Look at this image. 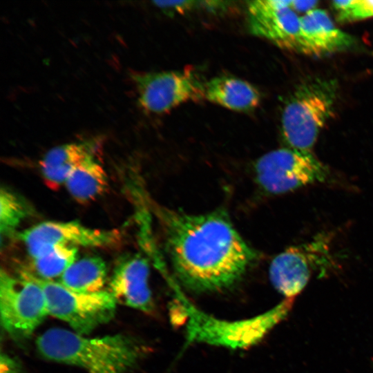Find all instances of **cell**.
<instances>
[{
  "instance_id": "15",
  "label": "cell",
  "mask_w": 373,
  "mask_h": 373,
  "mask_svg": "<svg viewBox=\"0 0 373 373\" xmlns=\"http://www.w3.org/2000/svg\"><path fill=\"white\" fill-rule=\"evenodd\" d=\"M204 98L236 111H249L260 101L258 90L249 82L229 76H220L204 83Z\"/></svg>"
},
{
  "instance_id": "7",
  "label": "cell",
  "mask_w": 373,
  "mask_h": 373,
  "mask_svg": "<svg viewBox=\"0 0 373 373\" xmlns=\"http://www.w3.org/2000/svg\"><path fill=\"white\" fill-rule=\"evenodd\" d=\"M32 276L44 292L49 314L67 323L79 334H88L115 315L117 301L109 291L79 292L53 280Z\"/></svg>"
},
{
  "instance_id": "9",
  "label": "cell",
  "mask_w": 373,
  "mask_h": 373,
  "mask_svg": "<svg viewBox=\"0 0 373 373\" xmlns=\"http://www.w3.org/2000/svg\"><path fill=\"white\" fill-rule=\"evenodd\" d=\"M132 77L139 104L149 113H164L183 103L204 98V83L189 70L137 73Z\"/></svg>"
},
{
  "instance_id": "3",
  "label": "cell",
  "mask_w": 373,
  "mask_h": 373,
  "mask_svg": "<svg viewBox=\"0 0 373 373\" xmlns=\"http://www.w3.org/2000/svg\"><path fill=\"white\" fill-rule=\"evenodd\" d=\"M336 97L337 84L333 79H312L295 88L281 115L282 136L288 148L311 151L333 115Z\"/></svg>"
},
{
  "instance_id": "22",
  "label": "cell",
  "mask_w": 373,
  "mask_h": 373,
  "mask_svg": "<svg viewBox=\"0 0 373 373\" xmlns=\"http://www.w3.org/2000/svg\"><path fill=\"white\" fill-rule=\"evenodd\" d=\"M157 6L167 10L184 11L193 7L195 1H154Z\"/></svg>"
},
{
  "instance_id": "2",
  "label": "cell",
  "mask_w": 373,
  "mask_h": 373,
  "mask_svg": "<svg viewBox=\"0 0 373 373\" xmlns=\"http://www.w3.org/2000/svg\"><path fill=\"white\" fill-rule=\"evenodd\" d=\"M36 345L44 358L82 367L88 373H125L146 353L141 343L126 335L88 338L60 328L46 331Z\"/></svg>"
},
{
  "instance_id": "1",
  "label": "cell",
  "mask_w": 373,
  "mask_h": 373,
  "mask_svg": "<svg viewBox=\"0 0 373 373\" xmlns=\"http://www.w3.org/2000/svg\"><path fill=\"white\" fill-rule=\"evenodd\" d=\"M161 217L172 267L192 291H215L231 287L256 257L221 211L190 215L162 209Z\"/></svg>"
},
{
  "instance_id": "11",
  "label": "cell",
  "mask_w": 373,
  "mask_h": 373,
  "mask_svg": "<svg viewBox=\"0 0 373 373\" xmlns=\"http://www.w3.org/2000/svg\"><path fill=\"white\" fill-rule=\"evenodd\" d=\"M291 1L257 0L247 6L250 32L283 49L303 53L300 17Z\"/></svg>"
},
{
  "instance_id": "17",
  "label": "cell",
  "mask_w": 373,
  "mask_h": 373,
  "mask_svg": "<svg viewBox=\"0 0 373 373\" xmlns=\"http://www.w3.org/2000/svg\"><path fill=\"white\" fill-rule=\"evenodd\" d=\"M106 275L104 261L88 256L76 260L59 277V283L75 291L93 293L103 290Z\"/></svg>"
},
{
  "instance_id": "12",
  "label": "cell",
  "mask_w": 373,
  "mask_h": 373,
  "mask_svg": "<svg viewBox=\"0 0 373 373\" xmlns=\"http://www.w3.org/2000/svg\"><path fill=\"white\" fill-rule=\"evenodd\" d=\"M149 266L139 255L121 260L116 265L109 283V291L117 303L150 313L153 310L149 286Z\"/></svg>"
},
{
  "instance_id": "10",
  "label": "cell",
  "mask_w": 373,
  "mask_h": 373,
  "mask_svg": "<svg viewBox=\"0 0 373 373\" xmlns=\"http://www.w3.org/2000/svg\"><path fill=\"white\" fill-rule=\"evenodd\" d=\"M32 259L56 245L107 247L116 245L122 236L117 229L104 230L85 227L78 222L48 221L26 229L20 235Z\"/></svg>"
},
{
  "instance_id": "21",
  "label": "cell",
  "mask_w": 373,
  "mask_h": 373,
  "mask_svg": "<svg viewBox=\"0 0 373 373\" xmlns=\"http://www.w3.org/2000/svg\"><path fill=\"white\" fill-rule=\"evenodd\" d=\"M0 373H22L21 366L8 354H1Z\"/></svg>"
},
{
  "instance_id": "20",
  "label": "cell",
  "mask_w": 373,
  "mask_h": 373,
  "mask_svg": "<svg viewBox=\"0 0 373 373\" xmlns=\"http://www.w3.org/2000/svg\"><path fill=\"white\" fill-rule=\"evenodd\" d=\"M332 6L340 21L350 22L373 17V0L334 1Z\"/></svg>"
},
{
  "instance_id": "18",
  "label": "cell",
  "mask_w": 373,
  "mask_h": 373,
  "mask_svg": "<svg viewBox=\"0 0 373 373\" xmlns=\"http://www.w3.org/2000/svg\"><path fill=\"white\" fill-rule=\"evenodd\" d=\"M76 247L56 245L45 254L32 259V266L37 276L52 280L61 276L76 260Z\"/></svg>"
},
{
  "instance_id": "13",
  "label": "cell",
  "mask_w": 373,
  "mask_h": 373,
  "mask_svg": "<svg viewBox=\"0 0 373 373\" xmlns=\"http://www.w3.org/2000/svg\"><path fill=\"white\" fill-rule=\"evenodd\" d=\"M303 53L323 55L343 50L354 45L350 35L336 28L329 15L315 8L300 17Z\"/></svg>"
},
{
  "instance_id": "5",
  "label": "cell",
  "mask_w": 373,
  "mask_h": 373,
  "mask_svg": "<svg viewBox=\"0 0 373 373\" xmlns=\"http://www.w3.org/2000/svg\"><path fill=\"white\" fill-rule=\"evenodd\" d=\"M261 188L271 194H282L316 183L332 182L327 166L311 151L281 148L264 154L255 164Z\"/></svg>"
},
{
  "instance_id": "4",
  "label": "cell",
  "mask_w": 373,
  "mask_h": 373,
  "mask_svg": "<svg viewBox=\"0 0 373 373\" xmlns=\"http://www.w3.org/2000/svg\"><path fill=\"white\" fill-rule=\"evenodd\" d=\"M293 305V299L286 298L264 314L254 318L229 321L219 320L186 305L189 315L188 338L231 348H243L260 340L271 329L284 319Z\"/></svg>"
},
{
  "instance_id": "6",
  "label": "cell",
  "mask_w": 373,
  "mask_h": 373,
  "mask_svg": "<svg viewBox=\"0 0 373 373\" xmlns=\"http://www.w3.org/2000/svg\"><path fill=\"white\" fill-rule=\"evenodd\" d=\"M0 314L2 327L12 338H29L49 314L44 292L32 273L18 277L1 270Z\"/></svg>"
},
{
  "instance_id": "19",
  "label": "cell",
  "mask_w": 373,
  "mask_h": 373,
  "mask_svg": "<svg viewBox=\"0 0 373 373\" xmlns=\"http://www.w3.org/2000/svg\"><path fill=\"white\" fill-rule=\"evenodd\" d=\"M29 208L16 193L2 187L0 192V228L1 235L11 234L29 214Z\"/></svg>"
},
{
  "instance_id": "14",
  "label": "cell",
  "mask_w": 373,
  "mask_h": 373,
  "mask_svg": "<svg viewBox=\"0 0 373 373\" xmlns=\"http://www.w3.org/2000/svg\"><path fill=\"white\" fill-rule=\"evenodd\" d=\"M95 144L90 142H73L48 151L40 162L46 185L57 189L65 184L72 171L86 160L95 156Z\"/></svg>"
},
{
  "instance_id": "8",
  "label": "cell",
  "mask_w": 373,
  "mask_h": 373,
  "mask_svg": "<svg viewBox=\"0 0 373 373\" xmlns=\"http://www.w3.org/2000/svg\"><path fill=\"white\" fill-rule=\"evenodd\" d=\"M329 238L327 234H318L311 241L289 247L274 258L269 271L270 280L286 298L293 299L300 294L314 271L322 276L334 267Z\"/></svg>"
},
{
  "instance_id": "23",
  "label": "cell",
  "mask_w": 373,
  "mask_h": 373,
  "mask_svg": "<svg viewBox=\"0 0 373 373\" xmlns=\"http://www.w3.org/2000/svg\"><path fill=\"white\" fill-rule=\"evenodd\" d=\"M317 1H291V8L297 12H303L305 14L316 8Z\"/></svg>"
},
{
  "instance_id": "16",
  "label": "cell",
  "mask_w": 373,
  "mask_h": 373,
  "mask_svg": "<svg viewBox=\"0 0 373 373\" xmlns=\"http://www.w3.org/2000/svg\"><path fill=\"white\" fill-rule=\"evenodd\" d=\"M65 184L77 202L85 204L105 192L108 186V179L103 166L93 156L72 171Z\"/></svg>"
}]
</instances>
